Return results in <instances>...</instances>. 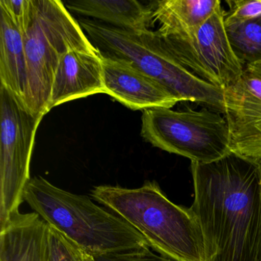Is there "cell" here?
Masks as SVG:
<instances>
[{
	"mask_svg": "<svg viewBox=\"0 0 261 261\" xmlns=\"http://www.w3.org/2000/svg\"><path fill=\"white\" fill-rule=\"evenodd\" d=\"M190 207L205 244V261H258L261 163L230 152L209 163H191Z\"/></svg>",
	"mask_w": 261,
	"mask_h": 261,
	"instance_id": "1",
	"label": "cell"
},
{
	"mask_svg": "<svg viewBox=\"0 0 261 261\" xmlns=\"http://www.w3.org/2000/svg\"><path fill=\"white\" fill-rule=\"evenodd\" d=\"M91 197L132 226L160 254L205 261L204 236L195 214L172 202L155 181L137 189L96 186Z\"/></svg>",
	"mask_w": 261,
	"mask_h": 261,
	"instance_id": "2",
	"label": "cell"
},
{
	"mask_svg": "<svg viewBox=\"0 0 261 261\" xmlns=\"http://www.w3.org/2000/svg\"><path fill=\"white\" fill-rule=\"evenodd\" d=\"M24 201L49 225L95 258L150 248L137 230L111 211L42 177L30 179Z\"/></svg>",
	"mask_w": 261,
	"mask_h": 261,
	"instance_id": "3",
	"label": "cell"
},
{
	"mask_svg": "<svg viewBox=\"0 0 261 261\" xmlns=\"http://www.w3.org/2000/svg\"><path fill=\"white\" fill-rule=\"evenodd\" d=\"M77 22L100 56L132 64L166 87L179 101L202 103L224 113L222 90L191 72L156 31L124 30L94 19Z\"/></svg>",
	"mask_w": 261,
	"mask_h": 261,
	"instance_id": "4",
	"label": "cell"
},
{
	"mask_svg": "<svg viewBox=\"0 0 261 261\" xmlns=\"http://www.w3.org/2000/svg\"><path fill=\"white\" fill-rule=\"evenodd\" d=\"M22 35L27 63L24 103L34 114L45 116L61 59L71 50L99 51L59 0H33L31 21Z\"/></svg>",
	"mask_w": 261,
	"mask_h": 261,
	"instance_id": "5",
	"label": "cell"
},
{
	"mask_svg": "<svg viewBox=\"0 0 261 261\" xmlns=\"http://www.w3.org/2000/svg\"><path fill=\"white\" fill-rule=\"evenodd\" d=\"M141 136L155 147L186 157L192 163H212L231 152L225 117L207 108L145 110Z\"/></svg>",
	"mask_w": 261,
	"mask_h": 261,
	"instance_id": "6",
	"label": "cell"
},
{
	"mask_svg": "<svg viewBox=\"0 0 261 261\" xmlns=\"http://www.w3.org/2000/svg\"><path fill=\"white\" fill-rule=\"evenodd\" d=\"M43 117L0 85V226L19 212L24 201L35 138Z\"/></svg>",
	"mask_w": 261,
	"mask_h": 261,
	"instance_id": "7",
	"label": "cell"
},
{
	"mask_svg": "<svg viewBox=\"0 0 261 261\" xmlns=\"http://www.w3.org/2000/svg\"><path fill=\"white\" fill-rule=\"evenodd\" d=\"M224 13L221 4L213 15L191 34H159L172 54L191 72L222 91L240 77L244 68L229 42Z\"/></svg>",
	"mask_w": 261,
	"mask_h": 261,
	"instance_id": "8",
	"label": "cell"
},
{
	"mask_svg": "<svg viewBox=\"0 0 261 261\" xmlns=\"http://www.w3.org/2000/svg\"><path fill=\"white\" fill-rule=\"evenodd\" d=\"M231 152L261 163V62L223 91Z\"/></svg>",
	"mask_w": 261,
	"mask_h": 261,
	"instance_id": "9",
	"label": "cell"
},
{
	"mask_svg": "<svg viewBox=\"0 0 261 261\" xmlns=\"http://www.w3.org/2000/svg\"><path fill=\"white\" fill-rule=\"evenodd\" d=\"M101 58L106 94L126 108L133 111L172 108L180 102L166 87L132 64L120 59Z\"/></svg>",
	"mask_w": 261,
	"mask_h": 261,
	"instance_id": "10",
	"label": "cell"
},
{
	"mask_svg": "<svg viewBox=\"0 0 261 261\" xmlns=\"http://www.w3.org/2000/svg\"><path fill=\"white\" fill-rule=\"evenodd\" d=\"M106 94L99 53L71 50L61 59L55 73L48 110L71 100Z\"/></svg>",
	"mask_w": 261,
	"mask_h": 261,
	"instance_id": "11",
	"label": "cell"
},
{
	"mask_svg": "<svg viewBox=\"0 0 261 261\" xmlns=\"http://www.w3.org/2000/svg\"><path fill=\"white\" fill-rule=\"evenodd\" d=\"M49 224L36 212H18L0 226V261H48Z\"/></svg>",
	"mask_w": 261,
	"mask_h": 261,
	"instance_id": "12",
	"label": "cell"
},
{
	"mask_svg": "<svg viewBox=\"0 0 261 261\" xmlns=\"http://www.w3.org/2000/svg\"><path fill=\"white\" fill-rule=\"evenodd\" d=\"M64 4L76 14L117 28L146 31L154 23L151 5L137 0H70Z\"/></svg>",
	"mask_w": 261,
	"mask_h": 261,
	"instance_id": "13",
	"label": "cell"
},
{
	"mask_svg": "<svg viewBox=\"0 0 261 261\" xmlns=\"http://www.w3.org/2000/svg\"><path fill=\"white\" fill-rule=\"evenodd\" d=\"M221 4L218 0H163L150 5L159 34L182 36L198 30Z\"/></svg>",
	"mask_w": 261,
	"mask_h": 261,
	"instance_id": "14",
	"label": "cell"
},
{
	"mask_svg": "<svg viewBox=\"0 0 261 261\" xmlns=\"http://www.w3.org/2000/svg\"><path fill=\"white\" fill-rule=\"evenodd\" d=\"M0 85L24 100L27 63L23 35L3 8H0Z\"/></svg>",
	"mask_w": 261,
	"mask_h": 261,
	"instance_id": "15",
	"label": "cell"
},
{
	"mask_svg": "<svg viewBox=\"0 0 261 261\" xmlns=\"http://www.w3.org/2000/svg\"><path fill=\"white\" fill-rule=\"evenodd\" d=\"M225 28L230 45L244 67L261 62V16Z\"/></svg>",
	"mask_w": 261,
	"mask_h": 261,
	"instance_id": "16",
	"label": "cell"
},
{
	"mask_svg": "<svg viewBox=\"0 0 261 261\" xmlns=\"http://www.w3.org/2000/svg\"><path fill=\"white\" fill-rule=\"evenodd\" d=\"M48 261H96V259L66 235L49 225Z\"/></svg>",
	"mask_w": 261,
	"mask_h": 261,
	"instance_id": "17",
	"label": "cell"
},
{
	"mask_svg": "<svg viewBox=\"0 0 261 261\" xmlns=\"http://www.w3.org/2000/svg\"><path fill=\"white\" fill-rule=\"evenodd\" d=\"M229 10L224 13V24L241 23L261 16V0H230Z\"/></svg>",
	"mask_w": 261,
	"mask_h": 261,
	"instance_id": "18",
	"label": "cell"
},
{
	"mask_svg": "<svg viewBox=\"0 0 261 261\" xmlns=\"http://www.w3.org/2000/svg\"><path fill=\"white\" fill-rule=\"evenodd\" d=\"M0 8L7 12L23 34L31 21L33 0H0Z\"/></svg>",
	"mask_w": 261,
	"mask_h": 261,
	"instance_id": "19",
	"label": "cell"
},
{
	"mask_svg": "<svg viewBox=\"0 0 261 261\" xmlns=\"http://www.w3.org/2000/svg\"><path fill=\"white\" fill-rule=\"evenodd\" d=\"M95 259L96 261H179L162 254H155L151 251L150 248L122 254L109 255Z\"/></svg>",
	"mask_w": 261,
	"mask_h": 261,
	"instance_id": "20",
	"label": "cell"
},
{
	"mask_svg": "<svg viewBox=\"0 0 261 261\" xmlns=\"http://www.w3.org/2000/svg\"><path fill=\"white\" fill-rule=\"evenodd\" d=\"M258 261H261V227L260 237H259V249H258Z\"/></svg>",
	"mask_w": 261,
	"mask_h": 261,
	"instance_id": "21",
	"label": "cell"
}]
</instances>
